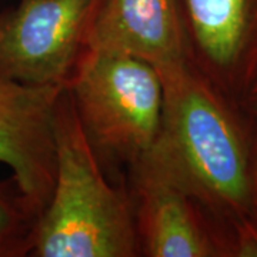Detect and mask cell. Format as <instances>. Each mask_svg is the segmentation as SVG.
Here are the masks:
<instances>
[{"mask_svg":"<svg viewBox=\"0 0 257 257\" xmlns=\"http://www.w3.org/2000/svg\"><path fill=\"white\" fill-rule=\"evenodd\" d=\"M163 111L156 142L145 156L196 203L247 221L251 152L236 121L199 69L189 60L160 69Z\"/></svg>","mask_w":257,"mask_h":257,"instance_id":"6da1fadb","label":"cell"},{"mask_svg":"<svg viewBox=\"0 0 257 257\" xmlns=\"http://www.w3.org/2000/svg\"><path fill=\"white\" fill-rule=\"evenodd\" d=\"M55 180L39 214L29 254L36 257H135L133 207L101 172L67 87L53 123Z\"/></svg>","mask_w":257,"mask_h":257,"instance_id":"7a4b0ae2","label":"cell"},{"mask_svg":"<svg viewBox=\"0 0 257 257\" xmlns=\"http://www.w3.org/2000/svg\"><path fill=\"white\" fill-rule=\"evenodd\" d=\"M66 87L96 153L132 165L150 152L163 111L156 67L126 53L87 47Z\"/></svg>","mask_w":257,"mask_h":257,"instance_id":"3957f363","label":"cell"},{"mask_svg":"<svg viewBox=\"0 0 257 257\" xmlns=\"http://www.w3.org/2000/svg\"><path fill=\"white\" fill-rule=\"evenodd\" d=\"M103 0H20L0 15V76L67 86Z\"/></svg>","mask_w":257,"mask_h":257,"instance_id":"277c9868","label":"cell"},{"mask_svg":"<svg viewBox=\"0 0 257 257\" xmlns=\"http://www.w3.org/2000/svg\"><path fill=\"white\" fill-rule=\"evenodd\" d=\"M66 86H32L0 76V165L39 217L55 180V111Z\"/></svg>","mask_w":257,"mask_h":257,"instance_id":"5b68a950","label":"cell"},{"mask_svg":"<svg viewBox=\"0 0 257 257\" xmlns=\"http://www.w3.org/2000/svg\"><path fill=\"white\" fill-rule=\"evenodd\" d=\"M130 166L140 251L150 257L219 256L192 196L150 157Z\"/></svg>","mask_w":257,"mask_h":257,"instance_id":"8992f818","label":"cell"},{"mask_svg":"<svg viewBox=\"0 0 257 257\" xmlns=\"http://www.w3.org/2000/svg\"><path fill=\"white\" fill-rule=\"evenodd\" d=\"M89 47L135 56L157 70L187 62L179 0H103Z\"/></svg>","mask_w":257,"mask_h":257,"instance_id":"52a82bcc","label":"cell"},{"mask_svg":"<svg viewBox=\"0 0 257 257\" xmlns=\"http://www.w3.org/2000/svg\"><path fill=\"white\" fill-rule=\"evenodd\" d=\"M179 8L189 62L202 60L216 72L234 69L248 40V0H182Z\"/></svg>","mask_w":257,"mask_h":257,"instance_id":"ba28073f","label":"cell"},{"mask_svg":"<svg viewBox=\"0 0 257 257\" xmlns=\"http://www.w3.org/2000/svg\"><path fill=\"white\" fill-rule=\"evenodd\" d=\"M36 220L18 189L12 190L0 183V257L29 254Z\"/></svg>","mask_w":257,"mask_h":257,"instance_id":"9c48e42d","label":"cell"},{"mask_svg":"<svg viewBox=\"0 0 257 257\" xmlns=\"http://www.w3.org/2000/svg\"><path fill=\"white\" fill-rule=\"evenodd\" d=\"M247 223L257 234V145L251 152V190Z\"/></svg>","mask_w":257,"mask_h":257,"instance_id":"30bf717a","label":"cell"},{"mask_svg":"<svg viewBox=\"0 0 257 257\" xmlns=\"http://www.w3.org/2000/svg\"><path fill=\"white\" fill-rule=\"evenodd\" d=\"M246 106L257 119V66L246 83Z\"/></svg>","mask_w":257,"mask_h":257,"instance_id":"8fae6325","label":"cell"}]
</instances>
